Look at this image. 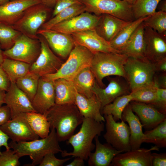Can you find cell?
Wrapping results in <instances>:
<instances>
[{
  "mask_svg": "<svg viewBox=\"0 0 166 166\" xmlns=\"http://www.w3.org/2000/svg\"><path fill=\"white\" fill-rule=\"evenodd\" d=\"M45 115L50 128L55 129L59 142L67 140L84 118L75 104H55Z\"/></svg>",
  "mask_w": 166,
  "mask_h": 166,
  "instance_id": "1",
  "label": "cell"
},
{
  "mask_svg": "<svg viewBox=\"0 0 166 166\" xmlns=\"http://www.w3.org/2000/svg\"><path fill=\"white\" fill-rule=\"evenodd\" d=\"M81 124L79 131L73 135L67 141L68 144L72 146L73 151L68 152L63 150L61 153L62 157H79L87 160L90 154L95 148V145L93 141L96 136H100L104 131L103 122L84 117Z\"/></svg>",
  "mask_w": 166,
  "mask_h": 166,
  "instance_id": "2",
  "label": "cell"
},
{
  "mask_svg": "<svg viewBox=\"0 0 166 166\" xmlns=\"http://www.w3.org/2000/svg\"><path fill=\"white\" fill-rule=\"evenodd\" d=\"M48 136L40 139L16 142L11 141L9 144L18 156H29L32 160V166L39 165L44 156L49 153L54 154L61 153L55 129L52 128Z\"/></svg>",
  "mask_w": 166,
  "mask_h": 166,
  "instance_id": "3",
  "label": "cell"
},
{
  "mask_svg": "<svg viewBox=\"0 0 166 166\" xmlns=\"http://www.w3.org/2000/svg\"><path fill=\"white\" fill-rule=\"evenodd\" d=\"M93 53L90 67L100 86L107 76L116 75L126 79L124 65L128 57L120 53L97 52Z\"/></svg>",
  "mask_w": 166,
  "mask_h": 166,
  "instance_id": "4",
  "label": "cell"
},
{
  "mask_svg": "<svg viewBox=\"0 0 166 166\" xmlns=\"http://www.w3.org/2000/svg\"><path fill=\"white\" fill-rule=\"evenodd\" d=\"M93 55V53L85 47L75 43L67 60L57 71L42 77L53 81L60 78L72 81L81 70L90 66Z\"/></svg>",
  "mask_w": 166,
  "mask_h": 166,
  "instance_id": "5",
  "label": "cell"
},
{
  "mask_svg": "<svg viewBox=\"0 0 166 166\" xmlns=\"http://www.w3.org/2000/svg\"><path fill=\"white\" fill-rule=\"evenodd\" d=\"M124 68L131 91L153 81L156 72L154 63L145 57H128Z\"/></svg>",
  "mask_w": 166,
  "mask_h": 166,
  "instance_id": "6",
  "label": "cell"
},
{
  "mask_svg": "<svg viewBox=\"0 0 166 166\" xmlns=\"http://www.w3.org/2000/svg\"><path fill=\"white\" fill-rule=\"evenodd\" d=\"M51 9L42 3L33 5L26 9L12 26L22 34L38 39V30L45 22Z\"/></svg>",
  "mask_w": 166,
  "mask_h": 166,
  "instance_id": "7",
  "label": "cell"
},
{
  "mask_svg": "<svg viewBox=\"0 0 166 166\" xmlns=\"http://www.w3.org/2000/svg\"><path fill=\"white\" fill-rule=\"evenodd\" d=\"M85 7V11L100 16L112 15L123 20L132 22L135 19L132 6L119 0H80Z\"/></svg>",
  "mask_w": 166,
  "mask_h": 166,
  "instance_id": "8",
  "label": "cell"
},
{
  "mask_svg": "<svg viewBox=\"0 0 166 166\" xmlns=\"http://www.w3.org/2000/svg\"><path fill=\"white\" fill-rule=\"evenodd\" d=\"M106 131L103 135L106 143L119 151L124 152L131 150L130 129L122 120L120 122L114 120L111 115H104Z\"/></svg>",
  "mask_w": 166,
  "mask_h": 166,
  "instance_id": "9",
  "label": "cell"
},
{
  "mask_svg": "<svg viewBox=\"0 0 166 166\" xmlns=\"http://www.w3.org/2000/svg\"><path fill=\"white\" fill-rule=\"evenodd\" d=\"M40 50L38 39L32 38L21 34L11 48L3 51V54L5 57L31 64L38 57Z\"/></svg>",
  "mask_w": 166,
  "mask_h": 166,
  "instance_id": "10",
  "label": "cell"
},
{
  "mask_svg": "<svg viewBox=\"0 0 166 166\" xmlns=\"http://www.w3.org/2000/svg\"><path fill=\"white\" fill-rule=\"evenodd\" d=\"M39 35L38 39L41 44L40 53L36 60L31 64L29 72L41 77L56 73L63 62L53 53L45 38Z\"/></svg>",
  "mask_w": 166,
  "mask_h": 166,
  "instance_id": "11",
  "label": "cell"
},
{
  "mask_svg": "<svg viewBox=\"0 0 166 166\" xmlns=\"http://www.w3.org/2000/svg\"><path fill=\"white\" fill-rule=\"evenodd\" d=\"M0 128L14 142L32 141L39 137L31 128L26 113L18 115L0 126Z\"/></svg>",
  "mask_w": 166,
  "mask_h": 166,
  "instance_id": "12",
  "label": "cell"
},
{
  "mask_svg": "<svg viewBox=\"0 0 166 166\" xmlns=\"http://www.w3.org/2000/svg\"><path fill=\"white\" fill-rule=\"evenodd\" d=\"M101 15L85 11L67 20L60 22L50 29L57 32L71 34L95 29Z\"/></svg>",
  "mask_w": 166,
  "mask_h": 166,
  "instance_id": "13",
  "label": "cell"
},
{
  "mask_svg": "<svg viewBox=\"0 0 166 166\" xmlns=\"http://www.w3.org/2000/svg\"><path fill=\"white\" fill-rule=\"evenodd\" d=\"M156 146L149 149L140 148L120 153L113 159L110 166H152V151H159Z\"/></svg>",
  "mask_w": 166,
  "mask_h": 166,
  "instance_id": "14",
  "label": "cell"
},
{
  "mask_svg": "<svg viewBox=\"0 0 166 166\" xmlns=\"http://www.w3.org/2000/svg\"><path fill=\"white\" fill-rule=\"evenodd\" d=\"M37 34L45 38L55 53L63 58L69 56L75 45L70 34L43 29H39Z\"/></svg>",
  "mask_w": 166,
  "mask_h": 166,
  "instance_id": "15",
  "label": "cell"
},
{
  "mask_svg": "<svg viewBox=\"0 0 166 166\" xmlns=\"http://www.w3.org/2000/svg\"><path fill=\"white\" fill-rule=\"evenodd\" d=\"M31 102L36 112L42 114H45L55 104L53 81L40 77Z\"/></svg>",
  "mask_w": 166,
  "mask_h": 166,
  "instance_id": "16",
  "label": "cell"
},
{
  "mask_svg": "<svg viewBox=\"0 0 166 166\" xmlns=\"http://www.w3.org/2000/svg\"><path fill=\"white\" fill-rule=\"evenodd\" d=\"M76 44L83 46L93 53L97 52L120 53L100 36L95 29L87 30L71 34Z\"/></svg>",
  "mask_w": 166,
  "mask_h": 166,
  "instance_id": "17",
  "label": "cell"
},
{
  "mask_svg": "<svg viewBox=\"0 0 166 166\" xmlns=\"http://www.w3.org/2000/svg\"><path fill=\"white\" fill-rule=\"evenodd\" d=\"M145 57L153 63L166 58V36L152 29L145 27Z\"/></svg>",
  "mask_w": 166,
  "mask_h": 166,
  "instance_id": "18",
  "label": "cell"
},
{
  "mask_svg": "<svg viewBox=\"0 0 166 166\" xmlns=\"http://www.w3.org/2000/svg\"><path fill=\"white\" fill-rule=\"evenodd\" d=\"M6 92L5 104L10 109L11 119L21 113L36 112L31 101L15 82H11Z\"/></svg>",
  "mask_w": 166,
  "mask_h": 166,
  "instance_id": "19",
  "label": "cell"
},
{
  "mask_svg": "<svg viewBox=\"0 0 166 166\" xmlns=\"http://www.w3.org/2000/svg\"><path fill=\"white\" fill-rule=\"evenodd\" d=\"M130 104L133 112L138 117L146 130L152 129L166 119V115L159 112L150 104L131 101Z\"/></svg>",
  "mask_w": 166,
  "mask_h": 166,
  "instance_id": "20",
  "label": "cell"
},
{
  "mask_svg": "<svg viewBox=\"0 0 166 166\" xmlns=\"http://www.w3.org/2000/svg\"><path fill=\"white\" fill-rule=\"evenodd\" d=\"M41 0H14L0 5V21L13 25L24 11L33 5L42 3Z\"/></svg>",
  "mask_w": 166,
  "mask_h": 166,
  "instance_id": "21",
  "label": "cell"
},
{
  "mask_svg": "<svg viewBox=\"0 0 166 166\" xmlns=\"http://www.w3.org/2000/svg\"><path fill=\"white\" fill-rule=\"evenodd\" d=\"M131 22L111 15L104 14L101 15L95 29L100 36L109 42L123 28Z\"/></svg>",
  "mask_w": 166,
  "mask_h": 166,
  "instance_id": "22",
  "label": "cell"
},
{
  "mask_svg": "<svg viewBox=\"0 0 166 166\" xmlns=\"http://www.w3.org/2000/svg\"><path fill=\"white\" fill-rule=\"evenodd\" d=\"M128 90V88L124 84L116 79H111L105 88L101 87L96 81L92 89L93 93L101 103L102 108L112 102L117 97L129 93Z\"/></svg>",
  "mask_w": 166,
  "mask_h": 166,
  "instance_id": "23",
  "label": "cell"
},
{
  "mask_svg": "<svg viewBox=\"0 0 166 166\" xmlns=\"http://www.w3.org/2000/svg\"><path fill=\"white\" fill-rule=\"evenodd\" d=\"M75 104L83 117L98 122H105V118L101 112V103L95 94L91 97L88 98L76 91Z\"/></svg>",
  "mask_w": 166,
  "mask_h": 166,
  "instance_id": "24",
  "label": "cell"
},
{
  "mask_svg": "<svg viewBox=\"0 0 166 166\" xmlns=\"http://www.w3.org/2000/svg\"><path fill=\"white\" fill-rule=\"evenodd\" d=\"M97 136L94 139L95 143V150L91 152L88 159L89 166H109L113 158L118 154L123 152L113 148L109 144L101 143Z\"/></svg>",
  "mask_w": 166,
  "mask_h": 166,
  "instance_id": "25",
  "label": "cell"
},
{
  "mask_svg": "<svg viewBox=\"0 0 166 166\" xmlns=\"http://www.w3.org/2000/svg\"><path fill=\"white\" fill-rule=\"evenodd\" d=\"M122 120L128 123L129 128L131 150L140 148L143 143V126L138 117L132 111L130 103L126 106L122 113Z\"/></svg>",
  "mask_w": 166,
  "mask_h": 166,
  "instance_id": "26",
  "label": "cell"
},
{
  "mask_svg": "<svg viewBox=\"0 0 166 166\" xmlns=\"http://www.w3.org/2000/svg\"><path fill=\"white\" fill-rule=\"evenodd\" d=\"M143 22L136 29L125 45L120 51V53L128 57H145V43Z\"/></svg>",
  "mask_w": 166,
  "mask_h": 166,
  "instance_id": "27",
  "label": "cell"
},
{
  "mask_svg": "<svg viewBox=\"0 0 166 166\" xmlns=\"http://www.w3.org/2000/svg\"><path fill=\"white\" fill-rule=\"evenodd\" d=\"M53 81L55 104H75L76 90L72 81L60 78Z\"/></svg>",
  "mask_w": 166,
  "mask_h": 166,
  "instance_id": "28",
  "label": "cell"
},
{
  "mask_svg": "<svg viewBox=\"0 0 166 166\" xmlns=\"http://www.w3.org/2000/svg\"><path fill=\"white\" fill-rule=\"evenodd\" d=\"M72 81L79 93L88 98L91 97L94 95L92 89L96 81L90 66L81 70Z\"/></svg>",
  "mask_w": 166,
  "mask_h": 166,
  "instance_id": "29",
  "label": "cell"
},
{
  "mask_svg": "<svg viewBox=\"0 0 166 166\" xmlns=\"http://www.w3.org/2000/svg\"><path fill=\"white\" fill-rule=\"evenodd\" d=\"M31 64L5 57L1 65L7 74L11 82H15L29 71Z\"/></svg>",
  "mask_w": 166,
  "mask_h": 166,
  "instance_id": "30",
  "label": "cell"
},
{
  "mask_svg": "<svg viewBox=\"0 0 166 166\" xmlns=\"http://www.w3.org/2000/svg\"><path fill=\"white\" fill-rule=\"evenodd\" d=\"M85 11V7L81 2L74 4L62 10L42 26V28L50 29L55 25L67 20Z\"/></svg>",
  "mask_w": 166,
  "mask_h": 166,
  "instance_id": "31",
  "label": "cell"
},
{
  "mask_svg": "<svg viewBox=\"0 0 166 166\" xmlns=\"http://www.w3.org/2000/svg\"><path fill=\"white\" fill-rule=\"evenodd\" d=\"M150 16L141 18L131 22L123 28L109 42L111 47L119 51L123 47L137 27Z\"/></svg>",
  "mask_w": 166,
  "mask_h": 166,
  "instance_id": "32",
  "label": "cell"
},
{
  "mask_svg": "<svg viewBox=\"0 0 166 166\" xmlns=\"http://www.w3.org/2000/svg\"><path fill=\"white\" fill-rule=\"evenodd\" d=\"M132 101V97L130 93L120 96L111 103L104 106L101 109V113L104 115H111L116 121L121 120L124 109Z\"/></svg>",
  "mask_w": 166,
  "mask_h": 166,
  "instance_id": "33",
  "label": "cell"
},
{
  "mask_svg": "<svg viewBox=\"0 0 166 166\" xmlns=\"http://www.w3.org/2000/svg\"><path fill=\"white\" fill-rule=\"evenodd\" d=\"M29 123L35 134L41 138L47 137L50 125L45 114L32 112L26 113Z\"/></svg>",
  "mask_w": 166,
  "mask_h": 166,
  "instance_id": "34",
  "label": "cell"
},
{
  "mask_svg": "<svg viewBox=\"0 0 166 166\" xmlns=\"http://www.w3.org/2000/svg\"><path fill=\"white\" fill-rule=\"evenodd\" d=\"M159 87L153 81L131 91L132 101L152 104L156 101Z\"/></svg>",
  "mask_w": 166,
  "mask_h": 166,
  "instance_id": "35",
  "label": "cell"
},
{
  "mask_svg": "<svg viewBox=\"0 0 166 166\" xmlns=\"http://www.w3.org/2000/svg\"><path fill=\"white\" fill-rule=\"evenodd\" d=\"M143 143H152L159 148L166 147V119L153 128L144 133Z\"/></svg>",
  "mask_w": 166,
  "mask_h": 166,
  "instance_id": "36",
  "label": "cell"
},
{
  "mask_svg": "<svg viewBox=\"0 0 166 166\" xmlns=\"http://www.w3.org/2000/svg\"><path fill=\"white\" fill-rule=\"evenodd\" d=\"M38 75L29 71L25 75L18 78L15 83L32 102L37 91L39 80Z\"/></svg>",
  "mask_w": 166,
  "mask_h": 166,
  "instance_id": "37",
  "label": "cell"
},
{
  "mask_svg": "<svg viewBox=\"0 0 166 166\" xmlns=\"http://www.w3.org/2000/svg\"><path fill=\"white\" fill-rule=\"evenodd\" d=\"M21 33L12 25L0 21V45L4 50L11 48Z\"/></svg>",
  "mask_w": 166,
  "mask_h": 166,
  "instance_id": "38",
  "label": "cell"
},
{
  "mask_svg": "<svg viewBox=\"0 0 166 166\" xmlns=\"http://www.w3.org/2000/svg\"><path fill=\"white\" fill-rule=\"evenodd\" d=\"M161 0H136L132 5L135 20L151 16L156 12V9Z\"/></svg>",
  "mask_w": 166,
  "mask_h": 166,
  "instance_id": "39",
  "label": "cell"
},
{
  "mask_svg": "<svg viewBox=\"0 0 166 166\" xmlns=\"http://www.w3.org/2000/svg\"><path fill=\"white\" fill-rule=\"evenodd\" d=\"M145 27L150 28L166 36V12H156L143 22Z\"/></svg>",
  "mask_w": 166,
  "mask_h": 166,
  "instance_id": "40",
  "label": "cell"
},
{
  "mask_svg": "<svg viewBox=\"0 0 166 166\" xmlns=\"http://www.w3.org/2000/svg\"><path fill=\"white\" fill-rule=\"evenodd\" d=\"M20 158L14 150L6 149L0 156V166H19Z\"/></svg>",
  "mask_w": 166,
  "mask_h": 166,
  "instance_id": "41",
  "label": "cell"
},
{
  "mask_svg": "<svg viewBox=\"0 0 166 166\" xmlns=\"http://www.w3.org/2000/svg\"><path fill=\"white\" fill-rule=\"evenodd\" d=\"M55 154L53 153H49L45 155L39 166H62L66 162L71 159L70 157L59 159L56 157Z\"/></svg>",
  "mask_w": 166,
  "mask_h": 166,
  "instance_id": "42",
  "label": "cell"
},
{
  "mask_svg": "<svg viewBox=\"0 0 166 166\" xmlns=\"http://www.w3.org/2000/svg\"><path fill=\"white\" fill-rule=\"evenodd\" d=\"M150 105L161 113L166 115V89H158L156 99L153 104Z\"/></svg>",
  "mask_w": 166,
  "mask_h": 166,
  "instance_id": "43",
  "label": "cell"
},
{
  "mask_svg": "<svg viewBox=\"0 0 166 166\" xmlns=\"http://www.w3.org/2000/svg\"><path fill=\"white\" fill-rule=\"evenodd\" d=\"M81 2L80 0H56L52 12V18L62 10L76 3Z\"/></svg>",
  "mask_w": 166,
  "mask_h": 166,
  "instance_id": "44",
  "label": "cell"
},
{
  "mask_svg": "<svg viewBox=\"0 0 166 166\" xmlns=\"http://www.w3.org/2000/svg\"><path fill=\"white\" fill-rule=\"evenodd\" d=\"M152 166H166V153H152Z\"/></svg>",
  "mask_w": 166,
  "mask_h": 166,
  "instance_id": "45",
  "label": "cell"
},
{
  "mask_svg": "<svg viewBox=\"0 0 166 166\" xmlns=\"http://www.w3.org/2000/svg\"><path fill=\"white\" fill-rule=\"evenodd\" d=\"M11 82L5 71L0 65V89L6 92Z\"/></svg>",
  "mask_w": 166,
  "mask_h": 166,
  "instance_id": "46",
  "label": "cell"
},
{
  "mask_svg": "<svg viewBox=\"0 0 166 166\" xmlns=\"http://www.w3.org/2000/svg\"><path fill=\"white\" fill-rule=\"evenodd\" d=\"M11 119L10 109L6 105L0 107V126Z\"/></svg>",
  "mask_w": 166,
  "mask_h": 166,
  "instance_id": "47",
  "label": "cell"
},
{
  "mask_svg": "<svg viewBox=\"0 0 166 166\" xmlns=\"http://www.w3.org/2000/svg\"><path fill=\"white\" fill-rule=\"evenodd\" d=\"M153 81L159 88L166 89V73H162L158 76H154Z\"/></svg>",
  "mask_w": 166,
  "mask_h": 166,
  "instance_id": "48",
  "label": "cell"
},
{
  "mask_svg": "<svg viewBox=\"0 0 166 166\" xmlns=\"http://www.w3.org/2000/svg\"><path fill=\"white\" fill-rule=\"evenodd\" d=\"M9 139V137L0 128V156L2 153L1 151V147L4 146L6 150L10 149L8 143Z\"/></svg>",
  "mask_w": 166,
  "mask_h": 166,
  "instance_id": "49",
  "label": "cell"
},
{
  "mask_svg": "<svg viewBox=\"0 0 166 166\" xmlns=\"http://www.w3.org/2000/svg\"><path fill=\"white\" fill-rule=\"evenodd\" d=\"M156 72L163 73L166 72V58H165L155 63H154Z\"/></svg>",
  "mask_w": 166,
  "mask_h": 166,
  "instance_id": "50",
  "label": "cell"
},
{
  "mask_svg": "<svg viewBox=\"0 0 166 166\" xmlns=\"http://www.w3.org/2000/svg\"><path fill=\"white\" fill-rule=\"evenodd\" d=\"M66 166H84V160L79 157H75V158L70 163L65 165Z\"/></svg>",
  "mask_w": 166,
  "mask_h": 166,
  "instance_id": "51",
  "label": "cell"
},
{
  "mask_svg": "<svg viewBox=\"0 0 166 166\" xmlns=\"http://www.w3.org/2000/svg\"><path fill=\"white\" fill-rule=\"evenodd\" d=\"M42 4L51 8L54 7L56 0H41Z\"/></svg>",
  "mask_w": 166,
  "mask_h": 166,
  "instance_id": "52",
  "label": "cell"
},
{
  "mask_svg": "<svg viewBox=\"0 0 166 166\" xmlns=\"http://www.w3.org/2000/svg\"><path fill=\"white\" fill-rule=\"evenodd\" d=\"M6 91L0 89V107L5 104V98Z\"/></svg>",
  "mask_w": 166,
  "mask_h": 166,
  "instance_id": "53",
  "label": "cell"
},
{
  "mask_svg": "<svg viewBox=\"0 0 166 166\" xmlns=\"http://www.w3.org/2000/svg\"><path fill=\"white\" fill-rule=\"evenodd\" d=\"M159 10L162 11L166 12V1L164 0L160 3L159 6Z\"/></svg>",
  "mask_w": 166,
  "mask_h": 166,
  "instance_id": "54",
  "label": "cell"
},
{
  "mask_svg": "<svg viewBox=\"0 0 166 166\" xmlns=\"http://www.w3.org/2000/svg\"><path fill=\"white\" fill-rule=\"evenodd\" d=\"M5 57L3 54V51H2L0 45V65H1Z\"/></svg>",
  "mask_w": 166,
  "mask_h": 166,
  "instance_id": "55",
  "label": "cell"
},
{
  "mask_svg": "<svg viewBox=\"0 0 166 166\" xmlns=\"http://www.w3.org/2000/svg\"><path fill=\"white\" fill-rule=\"evenodd\" d=\"M120 1H122L124 2H125L129 4L132 5H133L135 2H136V0H119Z\"/></svg>",
  "mask_w": 166,
  "mask_h": 166,
  "instance_id": "56",
  "label": "cell"
},
{
  "mask_svg": "<svg viewBox=\"0 0 166 166\" xmlns=\"http://www.w3.org/2000/svg\"><path fill=\"white\" fill-rule=\"evenodd\" d=\"M9 0H0V5L8 2Z\"/></svg>",
  "mask_w": 166,
  "mask_h": 166,
  "instance_id": "57",
  "label": "cell"
},
{
  "mask_svg": "<svg viewBox=\"0 0 166 166\" xmlns=\"http://www.w3.org/2000/svg\"></svg>",
  "mask_w": 166,
  "mask_h": 166,
  "instance_id": "58",
  "label": "cell"
}]
</instances>
